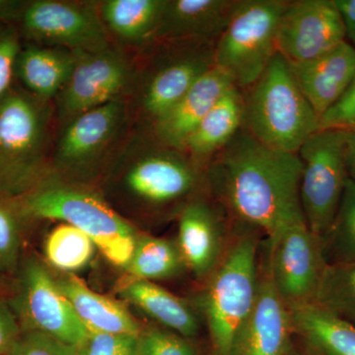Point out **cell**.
Wrapping results in <instances>:
<instances>
[{"label":"cell","mask_w":355,"mask_h":355,"mask_svg":"<svg viewBox=\"0 0 355 355\" xmlns=\"http://www.w3.org/2000/svg\"><path fill=\"white\" fill-rule=\"evenodd\" d=\"M205 170L212 191L229 212L260 229L268 240L291 224L305 221L298 153L270 148L242 127Z\"/></svg>","instance_id":"obj_1"},{"label":"cell","mask_w":355,"mask_h":355,"mask_svg":"<svg viewBox=\"0 0 355 355\" xmlns=\"http://www.w3.org/2000/svg\"><path fill=\"white\" fill-rule=\"evenodd\" d=\"M55 105L12 86L0 100V200L19 202L53 176Z\"/></svg>","instance_id":"obj_2"},{"label":"cell","mask_w":355,"mask_h":355,"mask_svg":"<svg viewBox=\"0 0 355 355\" xmlns=\"http://www.w3.org/2000/svg\"><path fill=\"white\" fill-rule=\"evenodd\" d=\"M128 135L107 169L114 188L140 209H165L190 198L203 168L188 153L161 144L149 130Z\"/></svg>","instance_id":"obj_3"},{"label":"cell","mask_w":355,"mask_h":355,"mask_svg":"<svg viewBox=\"0 0 355 355\" xmlns=\"http://www.w3.org/2000/svg\"><path fill=\"white\" fill-rule=\"evenodd\" d=\"M18 214L69 224L88 236L112 265L127 270L139 235L99 193L53 175L37 190L11 203Z\"/></svg>","instance_id":"obj_4"},{"label":"cell","mask_w":355,"mask_h":355,"mask_svg":"<svg viewBox=\"0 0 355 355\" xmlns=\"http://www.w3.org/2000/svg\"><path fill=\"white\" fill-rule=\"evenodd\" d=\"M244 97L243 128L261 144L298 153L320 130V118L299 89L279 53Z\"/></svg>","instance_id":"obj_5"},{"label":"cell","mask_w":355,"mask_h":355,"mask_svg":"<svg viewBox=\"0 0 355 355\" xmlns=\"http://www.w3.org/2000/svg\"><path fill=\"white\" fill-rule=\"evenodd\" d=\"M259 239L242 235L209 277L202 298L210 340L216 355H231L253 310L258 294Z\"/></svg>","instance_id":"obj_6"},{"label":"cell","mask_w":355,"mask_h":355,"mask_svg":"<svg viewBox=\"0 0 355 355\" xmlns=\"http://www.w3.org/2000/svg\"><path fill=\"white\" fill-rule=\"evenodd\" d=\"M130 120L128 101L118 100L70 121L53 142V175L83 184L102 174L127 139Z\"/></svg>","instance_id":"obj_7"},{"label":"cell","mask_w":355,"mask_h":355,"mask_svg":"<svg viewBox=\"0 0 355 355\" xmlns=\"http://www.w3.org/2000/svg\"><path fill=\"white\" fill-rule=\"evenodd\" d=\"M286 1L239 0L217 39L214 65L238 89L251 87L277 53V26Z\"/></svg>","instance_id":"obj_8"},{"label":"cell","mask_w":355,"mask_h":355,"mask_svg":"<svg viewBox=\"0 0 355 355\" xmlns=\"http://www.w3.org/2000/svg\"><path fill=\"white\" fill-rule=\"evenodd\" d=\"M154 43V42H153ZM146 67L137 69L130 96L137 114L153 125L205 73L214 69L212 41H162Z\"/></svg>","instance_id":"obj_9"},{"label":"cell","mask_w":355,"mask_h":355,"mask_svg":"<svg viewBox=\"0 0 355 355\" xmlns=\"http://www.w3.org/2000/svg\"><path fill=\"white\" fill-rule=\"evenodd\" d=\"M69 80L57 96V130L86 112L108 103L125 100L137 80V67L118 46L95 51H77Z\"/></svg>","instance_id":"obj_10"},{"label":"cell","mask_w":355,"mask_h":355,"mask_svg":"<svg viewBox=\"0 0 355 355\" xmlns=\"http://www.w3.org/2000/svg\"><path fill=\"white\" fill-rule=\"evenodd\" d=\"M347 130H320L298 151L303 163L300 202L311 232L323 239L335 219L347 180L345 163Z\"/></svg>","instance_id":"obj_11"},{"label":"cell","mask_w":355,"mask_h":355,"mask_svg":"<svg viewBox=\"0 0 355 355\" xmlns=\"http://www.w3.org/2000/svg\"><path fill=\"white\" fill-rule=\"evenodd\" d=\"M21 38L34 44L77 51L111 46L97 2L34 0L27 1L17 22Z\"/></svg>","instance_id":"obj_12"},{"label":"cell","mask_w":355,"mask_h":355,"mask_svg":"<svg viewBox=\"0 0 355 355\" xmlns=\"http://www.w3.org/2000/svg\"><path fill=\"white\" fill-rule=\"evenodd\" d=\"M11 308L22 331H40L76 347L87 336L55 277L37 259H28L21 268Z\"/></svg>","instance_id":"obj_13"},{"label":"cell","mask_w":355,"mask_h":355,"mask_svg":"<svg viewBox=\"0 0 355 355\" xmlns=\"http://www.w3.org/2000/svg\"><path fill=\"white\" fill-rule=\"evenodd\" d=\"M268 275L288 309L314 302L327 263L321 240L305 221L296 222L268 240Z\"/></svg>","instance_id":"obj_14"},{"label":"cell","mask_w":355,"mask_h":355,"mask_svg":"<svg viewBox=\"0 0 355 355\" xmlns=\"http://www.w3.org/2000/svg\"><path fill=\"white\" fill-rule=\"evenodd\" d=\"M347 39L335 0L286 1L277 26V53L289 64L308 62Z\"/></svg>","instance_id":"obj_15"},{"label":"cell","mask_w":355,"mask_h":355,"mask_svg":"<svg viewBox=\"0 0 355 355\" xmlns=\"http://www.w3.org/2000/svg\"><path fill=\"white\" fill-rule=\"evenodd\" d=\"M292 331L291 310L266 275L231 355H288Z\"/></svg>","instance_id":"obj_16"},{"label":"cell","mask_w":355,"mask_h":355,"mask_svg":"<svg viewBox=\"0 0 355 355\" xmlns=\"http://www.w3.org/2000/svg\"><path fill=\"white\" fill-rule=\"evenodd\" d=\"M233 86L232 80L214 67L156 121L149 130L161 144L184 151L189 137L205 114Z\"/></svg>","instance_id":"obj_17"},{"label":"cell","mask_w":355,"mask_h":355,"mask_svg":"<svg viewBox=\"0 0 355 355\" xmlns=\"http://www.w3.org/2000/svg\"><path fill=\"white\" fill-rule=\"evenodd\" d=\"M288 65L301 92L321 118L354 78L355 48L345 41L320 57Z\"/></svg>","instance_id":"obj_18"},{"label":"cell","mask_w":355,"mask_h":355,"mask_svg":"<svg viewBox=\"0 0 355 355\" xmlns=\"http://www.w3.org/2000/svg\"><path fill=\"white\" fill-rule=\"evenodd\" d=\"M239 0H166L153 42L212 41L227 27Z\"/></svg>","instance_id":"obj_19"},{"label":"cell","mask_w":355,"mask_h":355,"mask_svg":"<svg viewBox=\"0 0 355 355\" xmlns=\"http://www.w3.org/2000/svg\"><path fill=\"white\" fill-rule=\"evenodd\" d=\"M223 227L214 207L193 198L180 211L177 245L198 279L209 277L220 263Z\"/></svg>","instance_id":"obj_20"},{"label":"cell","mask_w":355,"mask_h":355,"mask_svg":"<svg viewBox=\"0 0 355 355\" xmlns=\"http://www.w3.org/2000/svg\"><path fill=\"white\" fill-rule=\"evenodd\" d=\"M76 60V53L67 49L28 44L18 53L14 73L26 91L53 102L69 80Z\"/></svg>","instance_id":"obj_21"},{"label":"cell","mask_w":355,"mask_h":355,"mask_svg":"<svg viewBox=\"0 0 355 355\" xmlns=\"http://www.w3.org/2000/svg\"><path fill=\"white\" fill-rule=\"evenodd\" d=\"M55 280L60 291L88 331L137 336L141 334L139 322L119 301L91 291L80 279L70 273Z\"/></svg>","instance_id":"obj_22"},{"label":"cell","mask_w":355,"mask_h":355,"mask_svg":"<svg viewBox=\"0 0 355 355\" xmlns=\"http://www.w3.org/2000/svg\"><path fill=\"white\" fill-rule=\"evenodd\" d=\"M244 121V96L233 86L205 114L191 133L184 151L197 164L207 168L216 154L227 146Z\"/></svg>","instance_id":"obj_23"},{"label":"cell","mask_w":355,"mask_h":355,"mask_svg":"<svg viewBox=\"0 0 355 355\" xmlns=\"http://www.w3.org/2000/svg\"><path fill=\"white\" fill-rule=\"evenodd\" d=\"M119 294L166 330L186 338H193L200 331L198 318L190 306L155 282L132 279L121 287Z\"/></svg>","instance_id":"obj_24"},{"label":"cell","mask_w":355,"mask_h":355,"mask_svg":"<svg viewBox=\"0 0 355 355\" xmlns=\"http://www.w3.org/2000/svg\"><path fill=\"white\" fill-rule=\"evenodd\" d=\"M291 310L292 328L323 355H355V327L324 308L309 303Z\"/></svg>","instance_id":"obj_25"},{"label":"cell","mask_w":355,"mask_h":355,"mask_svg":"<svg viewBox=\"0 0 355 355\" xmlns=\"http://www.w3.org/2000/svg\"><path fill=\"white\" fill-rule=\"evenodd\" d=\"M166 0H105L97 2L107 33L132 46L153 44Z\"/></svg>","instance_id":"obj_26"},{"label":"cell","mask_w":355,"mask_h":355,"mask_svg":"<svg viewBox=\"0 0 355 355\" xmlns=\"http://www.w3.org/2000/svg\"><path fill=\"white\" fill-rule=\"evenodd\" d=\"M186 268L177 243L164 238L139 235L127 272L132 279L153 282L177 277Z\"/></svg>","instance_id":"obj_27"},{"label":"cell","mask_w":355,"mask_h":355,"mask_svg":"<svg viewBox=\"0 0 355 355\" xmlns=\"http://www.w3.org/2000/svg\"><path fill=\"white\" fill-rule=\"evenodd\" d=\"M96 249L94 242L83 231L62 223L46 237L44 252L51 266L60 272H74L91 263Z\"/></svg>","instance_id":"obj_28"},{"label":"cell","mask_w":355,"mask_h":355,"mask_svg":"<svg viewBox=\"0 0 355 355\" xmlns=\"http://www.w3.org/2000/svg\"><path fill=\"white\" fill-rule=\"evenodd\" d=\"M321 244L327 265L355 263V182L349 178L335 219Z\"/></svg>","instance_id":"obj_29"},{"label":"cell","mask_w":355,"mask_h":355,"mask_svg":"<svg viewBox=\"0 0 355 355\" xmlns=\"http://www.w3.org/2000/svg\"><path fill=\"white\" fill-rule=\"evenodd\" d=\"M313 303L355 327V263L327 265Z\"/></svg>","instance_id":"obj_30"},{"label":"cell","mask_w":355,"mask_h":355,"mask_svg":"<svg viewBox=\"0 0 355 355\" xmlns=\"http://www.w3.org/2000/svg\"><path fill=\"white\" fill-rule=\"evenodd\" d=\"M17 212L0 200V273H12L19 265L21 235Z\"/></svg>","instance_id":"obj_31"},{"label":"cell","mask_w":355,"mask_h":355,"mask_svg":"<svg viewBox=\"0 0 355 355\" xmlns=\"http://www.w3.org/2000/svg\"><path fill=\"white\" fill-rule=\"evenodd\" d=\"M139 336L88 331L83 343L76 347L77 354L137 355Z\"/></svg>","instance_id":"obj_32"},{"label":"cell","mask_w":355,"mask_h":355,"mask_svg":"<svg viewBox=\"0 0 355 355\" xmlns=\"http://www.w3.org/2000/svg\"><path fill=\"white\" fill-rule=\"evenodd\" d=\"M137 355H197L188 338L166 329L148 328L139 336Z\"/></svg>","instance_id":"obj_33"},{"label":"cell","mask_w":355,"mask_h":355,"mask_svg":"<svg viewBox=\"0 0 355 355\" xmlns=\"http://www.w3.org/2000/svg\"><path fill=\"white\" fill-rule=\"evenodd\" d=\"M22 48L16 23H0V100L13 86L15 62Z\"/></svg>","instance_id":"obj_34"},{"label":"cell","mask_w":355,"mask_h":355,"mask_svg":"<svg viewBox=\"0 0 355 355\" xmlns=\"http://www.w3.org/2000/svg\"><path fill=\"white\" fill-rule=\"evenodd\" d=\"M7 355H78L76 347L40 333L22 331Z\"/></svg>","instance_id":"obj_35"},{"label":"cell","mask_w":355,"mask_h":355,"mask_svg":"<svg viewBox=\"0 0 355 355\" xmlns=\"http://www.w3.org/2000/svg\"><path fill=\"white\" fill-rule=\"evenodd\" d=\"M355 127V74L342 97L320 118V130Z\"/></svg>","instance_id":"obj_36"},{"label":"cell","mask_w":355,"mask_h":355,"mask_svg":"<svg viewBox=\"0 0 355 355\" xmlns=\"http://www.w3.org/2000/svg\"><path fill=\"white\" fill-rule=\"evenodd\" d=\"M22 329L11 306L0 300V355H7L19 338Z\"/></svg>","instance_id":"obj_37"},{"label":"cell","mask_w":355,"mask_h":355,"mask_svg":"<svg viewBox=\"0 0 355 355\" xmlns=\"http://www.w3.org/2000/svg\"><path fill=\"white\" fill-rule=\"evenodd\" d=\"M345 23L347 38L355 48V0H335Z\"/></svg>","instance_id":"obj_38"},{"label":"cell","mask_w":355,"mask_h":355,"mask_svg":"<svg viewBox=\"0 0 355 355\" xmlns=\"http://www.w3.org/2000/svg\"><path fill=\"white\" fill-rule=\"evenodd\" d=\"M27 1L20 0H0V23H16Z\"/></svg>","instance_id":"obj_39"},{"label":"cell","mask_w":355,"mask_h":355,"mask_svg":"<svg viewBox=\"0 0 355 355\" xmlns=\"http://www.w3.org/2000/svg\"><path fill=\"white\" fill-rule=\"evenodd\" d=\"M347 130L345 144V163L347 177L355 182V132Z\"/></svg>","instance_id":"obj_40"},{"label":"cell","mask_w":355,"mask_h":355,"mask_svg":"<svg viewBox=\"0 0 355 355\" xmlns=\"http://www.w3.org/2000/svg\"><path fill=\"white\" fill-rule=\"evenodd\" d=\"M308 355H323V354H319V352H315V350L312 349V352H311V354H308Z\"/></svg>","instance_id":"obj_41"},{"label":"cell","mask_w":355,"mask_h":355,"mask_svg":"<svg viewBox=\"0 0 355 355\" xmlns=\"http://www.w3.org/2000/svg\"><path fill=\"white\" fill-rule=\"evenodd\" d=\"M354 130V132H355V127L352 128H350V130Z\"/></svg>","instance_id":"obj_42"}]
</instances>
